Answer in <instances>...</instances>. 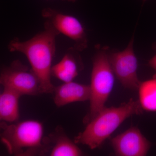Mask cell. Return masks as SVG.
Returning <instances> with one entry per match:
<instances>
[{"label":"cell","instance_id":"obj_1","mask_svg":"<svg viewBox=\"0 0 156 156\" xmlns=\"http://www.w3.org/2000/svg\"><path fill=\"white\" fill-rule=\"evenodd\" d=\"M31 38L22 41L18 38L12 39L8 44L11 52L24 54L31 68L37 77L43 93H53L55 86L51 82L52 62L56 51V38L59 34L49 26Z\"/></svg>","mask_w":156,"mask_h":156},{"label":"cell","instance_id":"obj_2","mask_svg":"<svg viewBox=\"0 0 156 156\" xmlns=\"http://www.w3.org/2000/svg\"><path fill=\"white\" fill-rule=\"evenodd\" d=\"M143 109L139 100L131 98L119 106L105 107L91 121L83 131L74 138L76 144L87 145L91 149L100 147L105 140L128 118L140 115Z\"/></svg>","mask_w":156,"mask_h":156},{"label":"cell","instance_id":"obj_3","mask_svg":"<svg viewBox=\"0 0 156 156\" xmlns=\"http://www.w3.org/2000/svg\"><path fill=\"white\" fill-rule=\"evenodd\" d=\"M0 138L10 154L15 156H44V128L41 122L28 120L1 122Z\"/></svg>","mask_w":156,"mask_h":156},{"label":"cell","instance_id":"obj_4","mask_svg":"<svg viewBox=\"0 0 156 156\" xmlns=\"http://www.w3.org/2000/svg\"><path fill=\"white\" fill-rule=\"evenodd\" d=\"M107 47H98L92 60L91 76L90 110L84 121L88 123L105 107L114 87V73L108 58Z\"/></svg>","mask_w":156,"mask_h":156},{"label":"cell","instance_id":"obj_5","mask_svg":"<svg viewBox=\"0 0 156 156\" xmlns=\"http://www.w3.org/2000/svg\"><path fill=\"white\" fill-rule=\"evenodd\" d=\"M0 83L21 95L37 96L43 94L40 81L31 68L20 60H14L1 68Z\"/></svg>","mask_w":156,"mask_h":156},{"label":"cell","instance_id":"obj_6","mask_svg":"<svg viewBox=\"0 0 156 156\" xmlns=\"http://www.w3.org/2000/svg\"><path fill=\"white\" fill-rule=\"evenodd\" d=\"M41 15L44 25L49 26L59 34H62L74 43L73 47L80 52L88 47V40L83 26L76 17L50 8L43 9Z\"/></svg>","mask_w":156,"mask_h":156},{"label":"cell","instance_id":"obj_7","mask_svg":"<svg viewBox=\"0 0 156 156\" xmlns=\"http://www.w3.org/2000/svg\"><path fill=\"white\" fill-rule=\"evenodd\" d=\"M134 37L127 48L121 51L108 53V58L114 74L126 89L138 90L141 82L137 74V58L134 50Z\"/></svg>","mask_w":156,"mask_h":156},{"label":"cell","instance_id":"obj_8","mask_svg":"<svg viewBox=\"0 0 156 156\" xmlns=\"http://www.w3.org/2000/svg\"><path fill=\"white\" fill-rule=\"evenodd\" d=\"M111 144L115 154L119 156H144L151 143L136 127H131L112 138Z\"/></svg>","mask_w":156,"mask_h":156},{"label":"cell","instance_id":"obj_9","mask_svg":"<svg viewBox=\"0 0 156 156\" xmlns=\"http://www.w3.org/2000/svg\"><path fill=\"white\" fill-rule=\"evenodd\" d=\"M44 156H80L83 154L74 141H73L63 128L57 126L54 131L45 136Z\"/></svg>","mask_w":156,"mask_h":156},{"label":"cell","instance_id":"obj_10","mask_svg":"<svg viewBox=\"0 0 156 156\" xmlns=\"http://www.w3.org/2000/svg\"><path fill=\"white\" fill-rule=\"evenodd\" d=\"M53 101L58 108L70 103L89 100L91 95L90 85L75 82L64 83L54 89Z\"/></svg>","mask_w":156,"mask_h":156},{"label":"cell","instance_id":"obj_11","mask_svg":"<svg viewBox=\"0 0 156 156\" xmlns=\"http://www.w3.org/2000/svg\"><path fill=\"white\" fill-rule=\"evenodd\" d=\"M79 52L73 47L69 48L61 60L52 66L51 75L64 83L72 82L82 67Z\"/></svg>","mask_w":156,"mask_h":156},{"label":"cell","instance_id":"obj_12","mask_svg":"<svg viewBox=\"0 0 156 156\" xmlns=\"http://www.w3.org/2000/svg\"><path fill=\"white\" fill-rule=\"evenodd\" d=\"M3 88L0 95V120L7 123L16 122L19 119V101L22 95L13 89Z\"/></svg>","mask_w":156,"mask_h":156},{"label":"cell","instance_id":"obj_13","mask_svg":"<svg viewBox=\"0 0 156 156\" xmlns=\"http://www.w3.org/2000/svg\"><path fill=\"white\" fill-rule=\"evenodd\" d=\"M138 90L139 103L142 109L156 112V76L141 82Z\"/></svg>","mask_w":156,"mask_h":156},{"label":"cell","instance_id":"obj_14","mask_svg":"<svg viewBox=\"0 0 156 156\" xmlns=\"http://www.w3.org/2000/svg\"><path fill=\"white\" fill-rule=\"evenodd\" d=\"M148 64L156 72V54L149 61Z\"/></svg>","mask_w":156,"mask_h":156},{"label":"cell","instance_id":"obj_15","mask_svg":"<svg viewBox=\"0 0 156 156\" xmlns=\"http://www.w3.org/2000/svg\"><path fill=\"white\" fill-rule=\"evenodd\" d=\"M62 1H67V2H75L77 0H62Z\"/></svg>","mask_w":156,"mask_h":156},{"label":"cell","instance_id":"obj_16","mask_svg":"<svg viewBox=\"0 0 156 156\" xmlns=\"http://www.w3.org/2000/svg\"><path fill=\"white\" fill-rule=\"evenodd\" d=\"M143 1L144 2H145V1H146V0H143Z\"/></svg>","mask_w":156,"mask_h":156}]
</instances>
